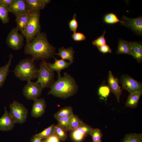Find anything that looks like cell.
I'll return each mask as SVG.
<instances>
[{
  "mask_svg": "<svg viewBox=\"0 0 142 142\" xmlns=\"http://www.w3.org/2000/svg\"><path fill=\"white\" fill-rule=\"evenodd\" d=\"M24 53L31 55L34 60H45L53 57L55 48L49 42L46 34L39 33L30 43L25 46Z\"/></svg>",
  "mask_w": 142,
  "mask_h": 142,
  "instance_id": "1",
  "label": "cell"
},
{
  "mask_svg": "<svg viewBox=\"0 0 142 142\" xmlns=\"http://www.w3.org/2000/svg\"><path fill=\"white\" fill-rule=\"evenodd\" d=\"M57 79L50 87L48 93L55 97L65 99L72 97L77 92L78 86L74 79L69 74L65 72L62 77L58 74Z\"/></svg>",
  "mask_w": 142,
  "mask_h": 142,
  "instance_id": "2",
  "label": "cell"
},
{
  "mask_svg": "<svg viewBox=\"0 0 142 142\" xmlns=\"http://www.w3.org/2000/svg\"><path fill=\"white\" fill-rule=\"evenodd\" d=\"M34 61L30 58L21 60L13 71L16 77L21 80L27 82L37 78L38 69Z\"/></svg>",
  "mask_w": 142,
  "mask_h": 142,
  "instance_id": "3",
  "label": "cell"
},
{
  "mask_svg": "<svg viewBox=\"0 0 142 142\" xmlns=\"http://www.w3.org/2000/svg\"><path fill=\"white\" fill-rule=\"evenodd\" d=\"M40 11L30 12L29 19L24 30L21 33L26 39V43L31 42L40 32Z\"/></svg>",
  "mask_w": 142,
  "mask_h": 142,
  "instance_id": "4",
  "label": "cell"
},
{
  "mask_svg": "<svg viewBox=\"0 0 142 142\" xmlns=\"http://www.w3.org/2000/svg\"><path fill=\"white\" fill-rule=\"evenodd\" d=\"M46 63L45 60H43L41 62L36 82L43 89L50 87L55 81L54 73L48 67Z\"/></svg>",
  "mask_w": 142,
  "mask_h": 142,
  "instance_id": "5",
  "label": "cell"
},
{
  "mask_svg": "<svg viewBox=\"0 0 142 142\" xmlns=\"http://www.w3.org/2000/svg\"><path fill=\"white\" fill-rule=\"evenodd\" d=\"M9 107V113L16 123L21 124L26 121L28 110L22 104L14 101Z\"/></svg>",
  "mask_w": 142,
  "mask_h": 142,
  "instance_id": "6",
  "label": "cell"
},
{
  "mask_svg": "<svg viewBox=\"0 0 142 142\" xmlns=\"http://www.w3.org/2000/svg\"><path fill=\"white\" fill-rule=\"evenodd\" d=\"M18 31L16 27L12 28L8 34L6 41L9 47L16 50L20 49L24 44L23 37Z\"/></svg>",
  "mask_w": 142,
  "mask_h": 142,
  "instance_id": "7",
  "label": "cell"
},
{
  "mask_svg": "<svg viewBox=\"0 0 142 142\" xmlns=\"http://www.w3.org/2000/svg\"><path fill=\"white\" fill-rule=\"evenodd\" d=\"M43 89L37 82H27L23 89V94L28 100H34L40 97Z\"/></svg>",
  "mask_w": 142,
  "mask_h": 142,
  "instance_id": "8",
  "label": "cell"
},
{
  "mask_svg": "<svg viewBox=\"0 0 142 142\" xmlns=\"http://www.w3.org/2000/svg\"><path fill=\"white\" fill-rule=\"evenodd\" d=\"M123 89L127 90L130 93H142V84L127 74L123 75L120 80Z\"/></svg>",
  "mask_w": 142,
  "mask_h": 142,
  "instance_id": "9",
  "label": "cell"
},
{
  "mask_svg": "<svg viewBox=\"0 0 142 142\" xmlns=\"http://www.w3.org/2000/svg\"><path fill=\"white\" fill-rule=\"evenodd\" d=\"M123 23L120 24L131 29L139 36L142 35V17L141 16L132 18L123 16L120 20Z\"/></svg>",
  "mask_w": 142,
  "mask_h": 142,
  "instance_id": "10",
  "label": "cell"
},
{
  "mask_svg": "<svg viewBox=\"0 0 142 142\" xmlns=\"http://www.w3.org/2000/svg\"><path fill=\"white\" fill-rule=\"evenodd\" d=\"M7 8L8 12L13 13L16 17L29 12L24 0H13Z\"/></svg>",
  "mask_w": 142,
  "mask_h": 142,
  "instance_id": "11",
  "label": "cell"
},
{
  "mask_svg": "<svg viewBox=\"0 0 142 142\" xmlns=\"http://www.w3.org/2000/svg\"><path fill=\"white\" fill-rule=\"evenodd\" d=\"M34 101L31 115L35 118L41 117L45 112L46 107V101L43 98H38Z\"/></svg>",
  "mask_w": 142,
  "mask_h": 142,
  "instance_id": "12",
  "label": "cell"
},
{
  "mask_svg": "<svg viewBox=\"0 0 142 142\" xmlns=\"http://www.w3.org/2000/svg\"><path fill=\"white\" fill-rule=\"evenodd\" d=\"M4 108V113L0 118V131H8L13 129L16 123L6 108Z\"/></svg>",
  "mask_w": 142,
  "mask_h": 142,
  "instance_id": "13",
  "label": "cell"
},
{
  "mask_svg": "<svg viewBox=\"0 0 142 142\" xmlns=\"http://www.w3.org/2000/svg\"><path fill=\"white\" fill-rule=\"evenodd\" d=\"M108 82V86L110 91L115 94L118 102L119 103L122 94L121 90L119 84L118 79L114 77L110 71H109V72Z\"/></svg>",
  "mask_w": 142,
  "mask_h": 142,
  "instance_id": "14",
  "label": "cell"
},
{
  "mask_svg": "<svg viewBox=\"0 0 142 142\" xmlns=\"http://www.w3.org/2000/svg\"><path fill=\"white\" fill-rule=\"evenodd\" d=\"M28 12L40 11L44 8L50 1L49 0H24Z\"/></svg>",
  "mask_w": 142,
  "mask_h": 142,
  "instance_id": "15",
  "label": "cell"
},
{
  "mask_svg": "<svg viewBox=\"0 0 142 142\" xmlns=\"http://www.w3.org/2000/svg\"><path fill=\"white\" fill-rule=\"evenodd\" d=\"M55 60L53 63L47 62V65L53 72H56L58 74H60L61 71L69 66L72 64L70 62H67L63 59H58L54 57Z\"/></svg>",
  "mask_w": 142,
  "mask_h": 142,
  "instance_id": "16",
  "label": "cell"
},
{
  "mask_svg": "<svg viewBox=\"0 0 142 142\" xmlns=\"http://www.w3.org/2000/svg\"><path fill=\"white\" fill-rule=\"evenodd\" d=\"M59 52L55 54L60 57L63 60H68L72 63L74 62V55L75 53L73 48L70 47L68 48H64L62 47L59 48Z\"/></svg>",
  "mask_w": 142,
  "mask_h": 142,
  "instance_id": "17",
  "label": "cell"
},
{
  "mask_svg": "<svg viewBox=\"0 0 142 142\" xmlns=\"http://www.w3.org/2000/svg\"><path fill=\"white\" fill-rule=\"evenodd\" d=\"M131 41L128 42L123 39H119L118 42V47L116 54L131 55Z\"/></svg>",
  "mask_w": 142,
  "mask_h": 142,
  "instance_id": "18",
  "label": "cell"
},
{
  "mask_svg": "<svg viewBox=\"0 0 142 142\" xmlns=\"http://www.w3.org/2000/svg\"><path fill=\"white\" fill-rule=\"evenodd\" d=\"M132 48L131 55L138 62L142 61V45L141 42L131 41Z\"/></svg>",
  "mask_w": 142,
  "mask_h": 142,
  "instance_id": "19",
  "label": "cell"
},
{
  "mask_svg": "<svg viewBox=\"0 0 142 142\" xmlns=\"http://www.w3.org/2000/svg\"><path fill=\"white\" fill-rule=\"evenodd\" d=\"M13 55L10 54L8 61L4 65L0 67V88L3 86L9 72V68L11 65Z\"/></svg>",
  "mask_w": 142,
  "mask_h": 142,
  "instance_id": "20",
  "label": "cell"
},
{
  "mask_svg": "<svg viewBox=\"0 0 142 142\" xmlns=\"http://www.w3.org/2000/svg\"><path fill=\"white\" fill-rule=\"evenodd\" d=\"M30 12L16 17L15 21L17 24L16 27L18 31L21 32L24 29L29 19Z\"/></svg>",
  "mask_w": 142,
  "mask_h": 142,
  "instance_id": "21",
  "label": "cell"
},
{
  "mask_svg": "<svg viewBox=\"0 0 142 142\" xmlns=\"http://www.w3.org/2000/svg\"><path fill=\"white\" fill-rule=\"evenodd\" d=\"M142 93L136 92L130 94L128 97L126 103V107L131 108H136Z\"/></svg>",
  "mask_w": 142,
  "mask_h": 142,
  "instance_id": "22",
  "label": "cell"
},
{
  "mask_svg": "<svg viewBox=\"0 0 142 142\" xmlns=\"http://www.w3.org/2000/svg\"><path fill=\"white\" fill-rule=\"evenodd\" d=\"M74 114L73 109L70 106L62 108L54 115L55 118L57 119L63 117H70Z\"/></svg>",
  "mask_w": 142,
  "mask_h": 142,
  "instance_id": "23",
  "label": "cell"
},
{
  "mask_svg": "<svg viewBox=\"0 0 142 142\" xmlns=\"http://www.w3.org/2000/svg\"><path fill=\"white\" fill-rule=\"evenodd\" d=\"M103 21L104 23L109 24H113L118 22L123 23L117 15L113 13H109L105 14L103 17Z\"/></svg>",
  "mask_w": 142,
  "mask_h": 142,
  "instance_id": "24",
  "label": "cell"
},
{
  "mask_svg": "<svg viewBox=\"0 0 142 142\" xmlns=\"http://www.w3.org/2000/svg\"><path fill=\"white\" fill-rule=\"evenodd\" d=\"M83 122L78 116L74 114L70 118L69 131H73L77 129Z\"/></svg>",
  "mask_w": 142,
  "mask_h": 142,
  "instance_id": "25",
  "label": "cell"
},
{
  "mask_svg": "<svg viewBox=\"0 0 142 142\" xmlns=\"http://www.w3.org/2000/svg\"><path fill=\"white\" fill-rule=\"evenodd\" d=\"M71 116L62 117L57 120L58 121L57 125L66 133L69 131Z\"/></svg>",
  "mask_w": 142,
  "mask_h": 142,
  "instance_id": "26",
  "label": "cell"
},
{
  "mask_svg": "<svg viewBox=\"0 0 142 142\" xmlns=\"http://www.w3.org/2000/svg\"><path fill=\"white\" fill-rule=\"evenodd\" d=\"M122 142H142L141 134L132 133L125 135Z\"/></svg>",
  "mask_w": 142,
  "mask_h": 142,
  "instance_id": "27",
  "label": "cell"
},
{
  "mask_svg": "<svg viewBox=\"0 0 142 142\" xmlns=\"http://www.w3.org/2000/svg\"><path fill=\"white\" fill-rule=\"evenodd\" d=\"M55 125L52 124L42 132L36 134L37 136L42 140L54 134Z\"/></svg>",
  "mask_w": 142,
  "mask_h": 142,
  "instance_id": "28",
  "label": "cell"
},
{
  "mask_svg": "<svg viewBox=\"0 0 142 142\" xmlns=\"http://www.w3.org/2000/svg\"><path fill=\"white\" fill-rule=\"evenodd\" d=\"M8 12L7 7L3 6L0 2V19L3 24L9 21Z\"/></svg>",
  "mask_w": 142,
  "mask_h": 142,
  "instance_id": "29",
  "label": "cell"
},
{
  "mask_svg": "<svg viewBox=\"0 0 142 142\" xmlns=\"http://www.w3.org/2000/svg\"><path fill=\"white\" fill-rule=\"evenodd\" d=\"M94 128L83 122L76 130L85 137L90 135Z\"/></svg>",
  "mask_w": 142,
  "mask_h": 142,
  "instance_id": "30",
  "label": "cell"
},
{
  "mask_svg": "<svg viewBox=\"0 0 142 142\" xmlns=\"http://www.w3.org/2000/svg\"><path fill=\"white\" fill-rule=\"evenodd\" d=\"M54 134L60 140L64 141L67 138V133H66L57 125H55Z\"/></svg>",
  "mask_w": 142,
  "mask_h": 142,
  "instance_id": "31",
  "label": "cell"
},
{
  "mask_svg": "<svg viewBox=\"0 0 142 142\" xmlns=\"http://www.w3.org/2000/svg\"><path fill=\"white\" fill-rule=\"evenodd\" d=\"M109 86L103 85L99 87L98 90V94L101 99H106L109 96L110 92Z\"/></svg>",
  "mask_w": 142,
  "mask_h": 142,
  "instance_id": "32",
  "label": "cell"
},
{
  "mask_svg": "<svg viewBox=\"0 0 142 142\" xmlns=\"http://www.w3.org/2000/svg\"><path fill=\"white\" fill-rule=\"evenodd\" d=\"M90 135H91L93 142H101L103 134L101 130L98 128L94 129Z\"/></svg>",
  "mask_w": 142,
  "mask_h": 142,
  "instance_id": "33",
  "label": "cell"
},
{
  "mask_svg": "<svg viewBox=\"0 0 142 142\" xmlns=\"http://www.w3.org/2000/svg\"><path fill=\"white\" fill-rule=\"evenodd\" d=\"M106 31L104 30L102 35L92 42V44L97 47L106 44V40L105 37Z\"/></svg>",
  "mask_w": 142,
  "mask_h": 142,
  "instance_id": "34",
  "label": "cell"
},
{
  "mask_svg": "<svg viewBox=\"0 0 142 142\" xmlns=\"http://www.w3.org/2000/svg\"><path fill=\"white\" fill-rule=\"evenodd\" d=\"M77 15L75 13L73 17V18L69 22V26L70 31L73 33L77 32L78 27V23L76 19Z\"/></svg>",
  "mask_w": 142,
  "mask_h": 142,
  "instance_id": "35",
  "label": "cell"
},
{
  "mask_svg": "<svg viewBox=\"0 0 142 142\" xmlns=\"http://www.w3.org/2000/svg\"><path fill=\"white\" fill-rule=\"evenodd\" d=\"M72 37L74 40L75 41H81L86 39L85 36L83 33L80 32H76L72 35Z\"/></svg>",
  "mask_w": 142,
  "mask_h": 142,
  "instance_id": "36",
  "label": "cell"
},
{
  "mask_svg": "<svg viewBox=\"0 0 142 142\" xmlns=\"http://www.w3.org/2000/svg\"><path fill=\"white\" fill-rule=\"evenodd\" d=\"M72 136L74 140L78 142L82 141L85 137L77 130L72 131Z\"/></svg>",
  "mask_w": 142,
  "mask_h": 142,
  "instance_id": "37",
  "label": "cell"
},
{
  "mask_svg": "<svg viewBox=\"0 0 142 142\" xmlns=\"http://www.w3.org/2000/svg\"><path fill=\"white\" fill-rule=\"evenodd\" d=\"M99 51L103 54L110 53L112 52L111 49L110 47L106 44L97 47Z\"/></svg>",
  "mask_w": 142,
  "mask_h": 142,
  "instance_id": "38",
  "label": "cell"
},
{
  "mask_svg": "<svg viewBox=\"0 0 142 142\" xmlns=\"http://www.w3.org/2000/svg\"><path fill=\"white\" fill-rule=\"evenodd\" d=\"M44 139L48 142H60V140L54 134Z\"/></svg>",
  "mask_w": 142,
  "mask_h": 142,
  "instance_id": "39",
  "label": "cell"
},
{
  "mask_svg": "<svg viewBox=\"0 0 142 142\" xmlns=\"http://www.w3.org/2000/svg\"><path fill=\"white\" fill-rule=\"evenodd\" d=\"M13 0H0L1 3L4 6L8 7L12 2Z\"/></svg>",
  "mask_w": 142,
  "mask_h": 142,
  "instance_id": "40",
  "label": "cell"
},
{
  "mask_svg": "<svg viewBox=\"0 0 142 142\" xmlns=\"http://www.w3.org/2000/svg\"><path fill=\"white\" fill-rule=\"evenodd\" d=\"M30 142H42V139L38 137L36 134H35L31 138Z\"/></svg>",
  "mask_w": 142,
  "mask_h": 142,
  "instance_id": "41",
  "label": "cell"
},
{
  "mask_svg": "<svg viewBox=\"0 0 142 142\" xmlns=\"http://www.w3.org/2000/svg\"><path fill=\"white\" fill-rule=\"evenodd\" d=\"M42 142H48L45 139H43L42 140Z\"/></svg>",
  "mask_w": 142,
  "mask_h": 142,
  "instance_id": "42",
  "label": "cell"
},
{
  "mask_svg": "<svg viewBox=\"0 0 142 142\" xmlns=\"http://www.w3.org/2000/svg\"></svg>",
  "mask_w": 142,
  "mask_h": 142,
  "instance_id": "43",
  "label": "cell"
}]
</instances>
